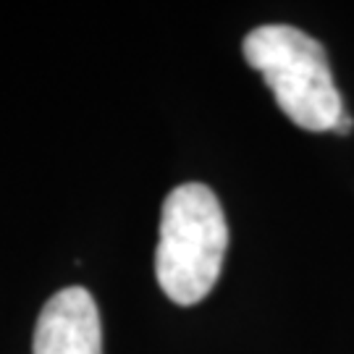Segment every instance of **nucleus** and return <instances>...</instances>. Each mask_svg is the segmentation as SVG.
<instances>
[{"label":"nucleus","mask_w":354,"mask_h":354,"mask_svg":"<svg viewBox=\"0 0 354 354\" xmlns=\"http://www.w3.org/2000/svg\"><path fill=\"white\" fill-rule=\"evenodd\" d=\"M35 354H102L97 304L82 286L53 294L35 328Z\"/></svg>","instance_id":"nucleus-3"},{"label":"nucleus","mask_w":354,"mask_h":354,"mask_svg":"<svg viewBox=\"0 0 354 354\" xmlns=\"http://www.w3.org/2000/svg\"><path fill=\"white\" fill-rule=\"evenodd\" d=\"M226 250V215L210 187L192 181L165 197L155 276L171 302L181 307L203 302L221 276Z\"/></svg>","instance_id":"nucleus-1"},{"label":"nucleus","mask_w":354,"mask_h":354,"mask_svg":"<svg viewBox=\"0 0 354 354\" xmlns=\"http://www.w3.org/2000/svg\"><path fill=\"white\" fill-rule=\"evenodd\" d=\"M333 131H336V134H349V131H352V115L344 113L342 118H339V124H336Z\"/></svg>","instance_id":"nucleus-4"},{"label":"nucleus","mask_w":354,"mask_h":354,"mask_svg":"<svg viewBox=\"0 0 354 354\" xmlns=\"http://www.w3.org/2000/svg\"><path fill=\"white\" fill-rule=\"evenodd\" d=\"M241 50L247 64L260 71L279 108L299 129L333 131L344 115V102L333 84L326 48L289 24L252 29Z\"/></svg>","instance_id":"nucleus-2"}]
</instances>
